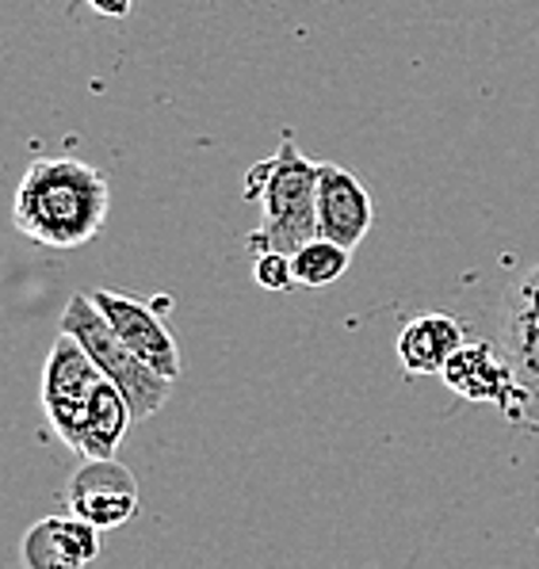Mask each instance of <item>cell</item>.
<instances>
[{
	"label": "cell",
	"instance_id": "7",
	"mask_svg": "<svg viewBox=\"0 0 539 569\" xmlns=\"http://www.w3.org/2000/svg\"><path fill=\"white\" fill-rule=\"evenodd\" d=\"M96 306L103 310V318L116 326L119 337L134 348L138 360H146L153 371H161L164 379L177 382L180 379V348L177 337L169 332V326L161 321L158 306L142 302V299H130L123 291H92Z\"/></svg>",
	"mask_w": 539,
	"mask_h": 569
},
{
	"label": "cell",
	"instance_id": "5",
	"mask_svg": "<svg viewBox=\"0 0 539 569\" xmlns=\"http://www.w3.org/2000/svg\"><path fill=\"white\" fill-rule=\"evenodd\" d=\"M69 512L89 520L100 531H116L127 520H134L138 512V481L134 470H127L123 462L111 459H84L73 470L66 489Z\"/></svg>",
	"mask_w": 539,
	"mask_h": 569
},
{
	"label": "cell",
	"instance_id": "15",
	"mask_svg": "<svg viewBox=\"0 0 539 569\" xmlns=\"http://www.w3.org/2000/svg\"><path fill=\"white\" fill-rule=\"evenodd\" d=\"M501 310H517V313H532V318H539V260L512 279L506 299H501Z\"/></svg>",
	"mask_w": 539,
	"mask_h": 569
},
{
	"label": "cell",
	"instance_id": "3",
	"mask_svg": "<svg viewBox=\"0 0 539 569\" xmlns=\"http://www.w3.org/2000/svg\"><path fill=\"white\" fill-rule=\"evenodd\" d=\"M62 329L73 332L84 345V352L92 356L96 367L127 393L130 413L134 420H150L164 401L172 398V379H164L161 371H153L146 360H138L134 348L116 332L103 310L96 306L92 295H73L62 310Z\"/></svg>",
	"mask_w": 539,
	"mask_h": 569
},
{
	"label": "cell",
	"instance_id": "11",
	"mask_svg": "<svg viewBox=\"0 0 539 569\" xmlns=\"http://www.w3.org/2000/svg\"><path fill=\"white\" fill-rule=\"evenodd\" d=\"M467 345V329L451 313H421V318L406 321V329L398 332V363L406 375H440L445 363L459 348Z\"/></svg>",
	"mask_w": 539,
	"mask_h": 569
},
{
	"label": "cell",
	"instance_id": "8",
	"mask_svg": "<svg viewBox=\"0 0 539 569\" xmlns=\"http://www.w3.org/2000/svg\"><path fill=\"white\" fill-rule=\"evenodd\" d=\"M501 348H506L512 382H517L506 420L539 436V318L501 310Z\"/></svg>",
	"mask_w": 539,
	"mask_h": 569
},
{
	"label": "cell",
	"instance_id": "10",
	"mask_svg": "<svg viewBox=\"0 0 539 569\" xmlns=\"http://www.w3.org/2000/svg\"><path fill=\"white\" fill-rule=\"evenodd\" d=\"M103 531L81 516H47L23 536V566L28 569H81L100 558Z\"/></svg>",
	"mask_w": 539,
	"mask_h": 569
},
{
	"label": "cell",
	"instance_id": "1",
	"mask_svg": "<svg viewBox=\"0 0 539 569\" xmlns=\"http://www.w3.org/2000/svg\"><path fill=\"white\" fill-rule=\"evenodd\" d=\"M111 188L100 169L77 157H39L12 199V222L42 249H81L103 233Z\"/></svg>",
	"mask_w": 539,
	"mask_h": 569
},
{
	"label": "cell",
	"instance_id": "9",
	"mask_svg": "<svg viewBox=\"0 0 539 569\" xmlns=\"http://www.w3.org/2000/svg\"><path fill=\"white\" fill-rule=\"evenodd\" d=\"M440 379L448 382L451 393L467 401H478V406H498L501 417L512 406V393H517V382H512V367L506 356H498V348L490 340H467L456 356L445 363Z\"/></svg>",
	"mask_w": 539,
	"mask_h": 569
},
{
	"label": "cell",
	"instance_id": "14",
	"mask_svg": "<svg viewBox=\"0 0 539 569\" xmlns=\"http://www.w3.org/2000/svg\"><path fill=\"white\" fill-rule=\"evenodd\" d=\"M253 283L268 295H283L295 287V264L291 252L280 249H260L253 252Z\"/></svg>",
	"mask_w": 539,
	"mask_h": 569
},
{
	"label": "cell",
	"instance_id": "13",
	"mask_svg": "<svg viewBox=\"0 0 539 569\" xmlns=\"http://www.w3.org/2000/svg\"><path fill=\"white\" fill-rule=\"evenodd\" d=\"M291 264H295V283L310 287V291H321V287H333L337 279L349 271L352 249L315 233L307 244H299V249L291 252Z\"/></svg>",
	"mask_w": 539,
	"mask_h": 569
},
{
	"label": "cell",
	"instance_id": "6",
	"mask_svg": "<svg viewBox=\"0 0 539 569\" xmlns=\"http://www.w3.org/2000/svg\"><path fill=\"white\" fill-rule=\"evenodd\" d=\"M376 222V203H371L363 180L345 164L321 161L318 164V233L345 249H360L363 238Z\"/></svg>",
	"mask_w": 539,
	"mask_h": 569
},
{
	"label": "cell",
	"instance_id": "12",
	"mask_svg": "<svg viewBox=\"0 0 539 569\" xmlns=\"http://www.w3.org/2000/svg\"><path fill=\"white\" fill-rule=\"evenodd\" d=\"M130 420H134V413H130L127 393L111 379H103L92 393V406H89V417H84V432H81L77 451H81L84 459H111L119 443H123Z\"/></svg>",
	"mask_w": 539,
	"mask_h": 569
},
{
	"label": "cell",
	"instance_id": "4",
	"mask_svg": "<svg viewBox=\"0 0 539 569\" xmlns=\"http://www.w3.org/2000/svg\"><path fill=\"white\" fill-rule=\"evenodd\" d=\"M103 379H108V375L96 367V360L84 352L81 340L66 329L58 332V340L50 345L47 367H42L39 401H42V413H47L50 428H54V436L66 448L77 451V443H81L92 393Z\"/></svg>",
	"mask_w": 539,
	"mask_h": 569
},
{
	"label": "cell",
	"instance_id": "16",
	"mask_svg": "<svg viewBox=\"0 0 539 569\" xmlns=\"http://www.w3.org/2000/svg\"><path fill=\"white\" fill-rule=\"evenodd\" d=\"M89 8L108 16V20H123V16H130V8H134V0H89Z\"/></svg>",
	"mask_w": 539,
	"mask_h": 569
},
{
	"label": "cell",
	"instance_id": "2",
	"mask_svg": "<svg viewBox=\"0 0 539 569\" xmlns=\"http://www.w3.org/2000/svg\"><path fill=\"white\" fill-rule=\"evenodd\" d=\"M246 203H257L264 222L249 233V249L295 252L318 233V161L299 153L291 134L268 161L246 172Z\"/></svg>",
	"mask_w": 539,
	"mask_h": 569
}]
</instances>
